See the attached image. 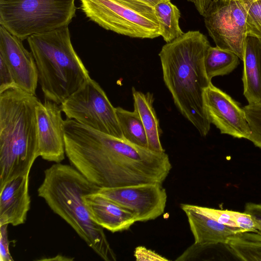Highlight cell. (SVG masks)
<instances>
[{"instance_id": "26", "label": "cell", "mask_w": 261, "mask_h": 261, "mask_svg": "<svg viewBox=\"0 0 261 261\" xmlns=\"http://www.w3.org/2000/svg\"><path fill=\"white\" fill-rule=\"evenodd\" d=\"M130 8L158 23L153 7L157 4L170 0H119Z\"/></svg>"}, {"instance_id": "24", "label": "cell", "mask_w": 261, "mask_h": 261, "mask_svg": "<svg viewBox=\"0 0 261 261\" xmlns=\"http://www.w3.org/2000/svg\"><path fill=\"white\" fill-rule=\"evenodd\" d=\"M243 109L251 131L248 140L261 149V103L248 104Z\"/></svg>"}, {"instance_id": "25", "label": "cell", "mask_w": 261, "mask_h": 261, "mask_svg": "<svg viewBox=\"0 0 261 261\" xmlns=\"http://www.w3.org/2000/svg\"><path fill=\"white\" fill-rule=\"evenodd\" d=\"M246 28L248 36L261 41V0H247Z\"/></svg>"}, {"instance_id": "5", "label": "cell", "mask_w": 261, "mask_h": 261, "mask_svg": "<svg viewBox=\"0 0 261 261\" xmlns=\"http://www.w3.org/2000/svg\"><path fill=\"white\" fill-rule=\"evenodd\" d=\"M45 99L61 104L88 79V70L75 51L68 26L28 39Z\"/></svg>"}, {"instance_id": "15", "label": "cell", "mask_w": 261, "mask_h": 261, "mask_svg": "<svg viewBox=\"0 0 261 261\" xmlns=\"http://www.w3.org/2000/svg\"><path fill=\"white\" fill-rule=\"evenodd\" d=\"M84 200L93 220L112 232L127 230L136 222L130 211L96 192L85 195Z\"/></svg>"}, {"instance_id": "29", "label": "cell", "mask_w": 261, "mask_h": 261, "mask_svg": "<svg viewBox=\"0 0 261 261\" xmlns=\"http://www.w3.org/2000/svg\"><path fill=\"white\" fill-rule=\"evenodd\" d=\"M252 218L258 232L261 233V204L253 202L246 203L244 212Z\"/></svg>"}, {"instance_id": "33", "label": "cell", "mask_w": 261, "mask_h": 261, "mask_svg": "<svg viewBox=\"0 0 261 261\" xmlns=\"http://www.w3.org/2000/svg\"><path fill=\"white\" fill-rule=\"evenodd\" d=\"M261 103V102H260Z\"/></svg>"}, {"instance_id": "12", "label": "cell", "mask_w": 261, "mask_h": 261, "mask_svg": "<svg viewBox=\"0 0 261 261\" xmlns=\"http://www.w3.org/2000/svg\"><path fill=\"white\" fill-rule=\"evenodd\" d=\"M62 112L59 104L47 99L39 100L36 109L38 156L55 163H61L66 154Z\"/></svg>"}, {"instance_id": "10", "label": "cell", "mask_w": 261, "mask_h": 261, "mask_svg": "<svg viewBox=\"0 0 261 261\" xmlns=\"http://www.w3.org/2000/svg\"><path fill=\"white\" fill-rule=\"evenodd\" d=\"M96 193L130 211L136 222L158 218L165 211L167 199L166 190L159 183L100 188Z\"/></svg>"}, {"instance_id": "32", "label": "cell", "mask_w": 261, "mask_h": 261, "mask_svg": "<svg viewBox=\"0 0 261 261\" xmlns=\"http://www.w3.org/2000/svg\"><path fill=\"white\" fill-rule=\"evenodd\" d=\"M213 1H215V0H213ZM249 1H254V0H249Z\"/></svg>"}, {"instance_id": "14", "label": "cell", "mask_w": 261, "mask_h": 261, "mask_svg": "<svg viewBox=\"0 0 261 261\" xmlns=\"http://www.w3.org/2000/svg\"><path fill=\"white\" fill-rule=\"evenodd\" d=\"M29 174L18 176L0 187V225L25 223L30 208Z\"/></svg>"}, {"instance_id": "18", "label": "cell", "mask_w": 261, "mask_h": 261, "mask_svg": "<svg viewBox=\"0 0 261 261\" xmlns=\"http://www.w3.org/2000/svg\"><path fill=\"white\" fill-rule=\"evenodd\" d=\"M134 110L139 114L146 132L148 149L157 152H165L161 141L162 133L159 121L153 108V95L150 92L144 93L132 88Z\"/></svg>"}, {"instance_id": "4", "label": "cell", "mask_w": 261, "mask_h": 261, "mask_svg": "<svg viewBox=\"0 0 261 261\" xmlns=\"http://www.w3.org/2000/svg\"><path fill=\"white\" fill-rule=\"evenodd\" d=\"M36 95L17 86L0 93V187L29 174L39 157Z\"/></svg>"}, {"instance_id": "1", "label": "cell", "mask_w": 261, "mask_h": 261, "mask_svg": "<svg viewBox=\"0 0 261 261\" xmlns=\"http://www.w3.org/2000/svg\"><path fill=\"white\" fill-rule=\"evenodd\" d=\"M210 46L199 31H189L166 43L159 54L163 80L176 107L202 137L208 134L211 127L203 100L204 90L212 83L204 66Z\"/></svg>"}, {"instance_id": "3", "label": "cell", "mask_w": 261, "mask_h": 261, "mask_svg": "<svg viewBox=\"0 0 261 261\" xmlns=\"http://www.w3.org/2000/svg\"><path fill=\"white\" fill-rule=\"evenodd\" d=\"M38 189L39 197L69 224L94 252L105 261L116 256L102 227L92 219L84 202L85 195L99 188L72 165L55 163L44 171Z\"/></svg>"}, {"instance_id": "20", "label": "cell", "mask_w": 261, "mask_h": 261, "mask_svg": "<svg viewBox=\"0 0 261 261\" xmlns=\"http://www.w3.org/2000/svg\"><path fill=\"white\" fill-rule=\"evenodd\" d=\"M153 10L159 26L160 35L166 43L184 34L179 22L180 11L170 1L157 4L153 7Z\"/></svg>"}, {"instance_id": "9", "label": "cell", "mask_w": 261, "mask_h": 261, "mask_svg": "<svg viewBox=\"0 0 261 261\" xmlns=\"http://www.w3.org/2000/svg\"><path fill=\"white\" fill-rule=\"evenodd\" d=\"M247 0H212L203 17L216 46L236 54L243 60L247 37Z\"/></svg>"}, {"instance_id": "6", "label": "cell", "mask_w": 261, "mask_h": 261, "mask_svg": "<svg viewBox=\"0 0 261 261\" xmlns=\"http://www.w3.org/2000/svg\"><path fill=\"white\" fill-rule=\"evenodd\" d=\"M76 9L75 0H0V25L23 40L68 26Z\"/></svg>"}, {"instance_id": "16", "label": "cell", "mask_w": 261, "mask_h": 261, "mask_svg": "<svg viewBox=\"0 0 261 261\" xmlns=\"http://www.w3.org/2000/svg\"><path fill=\"white\" fill-rule=\"evenodd\" d=\"M180 207L187 216L195 244L225 245L230 237L242 232L239 229L220 223L202 214L196 210L194 205L181 204Z\"/></svg>"}, {"instance_id": "22", "label": "cell", "mask_w": 261, "mask_h": 261, "mask_svg": "<svg viewBox=\"0 0 261 261\" xmlns=\"http://www.w3.org/2000/svg\"><path fill=\"white\" fill-rule=\"evenodd\" d=\"M118 120L124 139L140 147L148 149L147 136L138 113L121 107L116 108Z\"/></svg>"}, {"instance_id": "31", "label": "cell", "mask_w": 261, "mask_h": 261, "mask_svg": "<svg viewBox=\"0 0 261 261\" xmlns=\"http://www.w3.org/2000/svg\"><path fill=\"white\" fill-rule=\"evenodd\" d=\"M195 6L198 12L202 16L210 5L212 0H188Z\"/></svg>"}, {"instance_id": "27", "label": "cell", "mask_w": 261, "mask_h": 261, "mask_svg": "<svg viewBox=\"0 0 261 261\" xmlns=\"http://www.w3.org/2000/svg\"><path fill=\"white\" fill-rule=\"evenodd\" d=\"M16 85L12 74L5 61L0 58V93Z\"/></svg>"}, {"instance_id": "2", "label": "cell", "mask_w": 261, "mask_h": 261, "mask_svg": "<svg viewBox=\"0 0 261 261\" xmlns=\"http://www.w3.org/2000/svg\"><path fill=\"white\" fill-rule=\"evenodd\" d=\"M92 182L100 188L162 184L172 168L168 155L100 133L86 154Z\"/></svg>"}, {"instance_id": "19", "label": "cell", "mask_w": 261, "mask_h": 261, "mask_svg": "<svg viewBox=\"0 0 261 261\" xmlns=\"http://www.w3.org/2000/svg\"><path fill=\"white\" fill-rule=\"evenodd\" d=\"M225 245L240 260L261 261V233L259 232L237 233L228 238Z\"/></svg>"}, {"instance_id": "28", "label": "cell", "mask_w": 261, "mask_h": 261, "mask_svg": "<svg viewBox=\"0 0 261 261\" xmlns=\"http://www.w3.org/2000/svg\"><path fill=\"white\" fill-rule=\"evenodd\" d=\"M8 225H0V258L1 261H12L13 259L9 251L8 232Z\"/></svg>"}, {"instance_id": "21", "label": "cell", "mask_w": 261, "mask_h": 261, "mask_svg": "<svg viewBox=\"0 0 261 261\" xmlns=\"http://www.w3.org/2000/svg\"><path fill=\"white\" fill-rule=\"evenodd\" d=\"M239 58L234 53L217 46H210L204 57V66L208 79L231 72L239 65Z\"/></svg>"}, {"instance_id": "30", "label": "cell", "mask_w": 261, "mask_h": 261, "mask_svg": "<svg viewBox=\"0 0 261 261\" xmlns=\"http://www.w3.org/2000/svg\"><path fill=\"white\" fill-rule=\"evenodd\" d=\"M134 255L137 260H168L155 252L142 246L135 249Z\"/></svg>"}, {"instance_id": "8", "label": "cell", "mask_w": 261, "mask_h": 261, "mask_svg": "<svg viewBox=\"0 0 261 261\" xmlns=\"http://www.w3.org/2000/svg\"><path fill=\"white\" fill-rule=\"evenodd\" d=\"M86 16L101 28L132 38L160 36L159 24L119 0H80Z\"/></svg>"}, {"instance_id": "7", "label": "cell", "mask_w": 261, "mask_h": 261, "mask_svg": "<svg viewBox=\"0 0 261 261\" xmlns=\"http://www.w3.org/2000/svg\"><path fill=\"white\" fill-rule=\"evenodd\" d=\"M67 118L124 139L115 108L98 83L91 77L61 104Z\"/></svg>"}, {"instance_id": "23", "label": "cell", "mask_w": 261, "mask_h": 261, "mask_svg": "<svg viewBox=\"0 0 261 261\" xmlns=\"http://www.w3.org/2000/svg\"><path fill=\"white\" fill-rule=\"evenodd\" d=\"M194 206L198 212L220 223L237 228L242 232H258L250 216L245 212Z\"/></svg>"}, {"instance_id": "11", "label": "cell", "mask_w": 261, "mask_h": 261, "mask_svg": "<svg viewBox=\"0 0 261 261\" xmlns=\"http://www.w3.org/2000/svg\"><path fill=\"white\" fill-rule=\"evenodd\" d=\"M203 100L209 122L221 134L249 139L251 131L245 112L229 95L211 83L204 90Z\"/></svg>"}, {"instance_id": "17", "label": "cell", "mask_w": 261, "mask_h": 261, "mask_svg": "<svg viewBox=\"0 0 261 261\" xmlns=\"http://www.w3.org/2000/svg\"><path fill=\"white\" fill-rule=\"evenodd\" d=\"M242 82L248 104L261 102V41L247 36L245 44Z\"/></svg>"}, {"instance_id": "13", "label": "cell", "mask_w": 261, "mask_h": 261, "mask_svg": "<svg viewBox=\"0 0 261 261\" xmlns=\"http://www.w3.org/2000/svg\"><path fill=\"white\" fill-rule=\"evenodd\" d=\"M0 58L9 67L17 87L36 95L38 72L31 51L23 45L22 40L0 25Z\"/></svg>"}]
</instances>
